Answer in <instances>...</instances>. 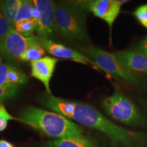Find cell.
Here are the masks:
<instances>
[{
	"label": "cell",
	"instance_id": "ba28073f",
	"mask_svg": "<svg viewBox=\"0 0 147 147\" xmlns=\"http://www.w3.org/2000/svg\"><path fill=\"white\" fill-rule=\"evenodd\" d=\"M128 1L119 0H94L84 3L86 8L95 16L106 22L111 30L113 25L120 14L121 5Z\"/></svg>",
	"mask_w": 147,
	"mask_h": 147
},
{
	"label": "cell",
	"instance_id": "cb8c5ba5",
	"mask_svg": "<svg viewBox=\"0 0 147 147\" xmlns=\"http://www.w3.org/2000/svg\"><path fill=\"white\" fill-rule=\"evenodd\" d=\"M0 147H14V146L5 140H0Z\"/></svg>",
	"mask_w": 147,
	"mask_h": 147
},
{
	"label": "cell",
	"instance_id": "8fae6325",
	"mask_svg": "<svg viewBox=\"0 0 147 147\" xmlns=\"http://www.w3.org/2000/svg\"><path fill=\"white\" fill-rule=\"evenodd\" d=\"M121 63L129 72L147 71V56L141 51H123L114 53Z\"/></svg>",
	"mask_w": 147,
	"mask_h": 147
},
{
	"label": "cell",
	"instance_id": "484cf974",
	"mask_svg": "<svg viewBox=\"0 0 147 147\" xmlns=\"http://www.w3.org/2000/svg\"><path fill=\"white\" fill-rule=\"evenodd\" d=\"M0 55H1V54H0ZM1 55H0V63H1Z\"/></svg>",
	"mask_w": 147,
	"mask_h": 147
},
{
	"label": "cell",
	"instance_id": "7a4b0ae2",
	"mask_svg": "<svg viewBox=\"0 0 147 147\" xmlns=\"http://www.w3.org/2000/svg\"><path fill=\"white\" fill-rule=\"evenodd\" d=\"M18 118L19 122L55 139L85 136L80 125L59 114L42 108L29 106L22 110Z\"/></svg>",
	"mask_w": 147,
	"mask_h": 147
},
{
	"label": "cell",
	"instance_id": "7402d4cb",
	"mask_svg": "<svg viewBox=\"0 0 147 147\" xmlns=\"http://www.w3.org/2000/svg\"><path fill=\"white\" fill-rule=\"evenodd\" d=\"M40 18V10L35 5L34 10H33L32 12V20L36 22V23L38 24V21H39Z\"/></svg>",
	"mask_w": 147,
	"mask_h": 147
},
{
	"label": "cell",
	"instance_id": "6da1fadb",
	"mask_svg": "<svg viewBox=\"0 0 147 147\" xmlns=\"http://www.w3.org/2000/svg\"><path fill=\"white\" fill-rule=\"evenodd\" d=\"M42 105L82 125L105 134L110 140L125 146H133L146 142L147 136L140 132L128 130L114 123L89 104L71 101L46 95Z\"/></svg>",
	"mask_w": 147,
	"mask_h": 147
},
{
	"label": "cell",
	"instance_id": "ffe728a7",
	"mask_svg": "<svg viewBox=\"0 0 147 147\" xmlns=\"http://www.w3.org/2000/svg\"><path fill=\"white\" fill-rule=\"evenodd\" d=\"M14 27L5 18L0 9V42L14 30Z\"/></svg>",
	"mask_w": 147,
	"mask_h": 147
},
{
	"label": "cell",
	"instance_id": "52a82bcc",
	"mask_svg": "<svg viewBox=\"0 0 147 147\" xmlns=\"http://www.w3.org/2000/svg\"><path fill=\"white\" fill-rule=\"evenodd\" d=\"M38 41L46 51L55 57L71 60L77 63L91 65L95 68L99 69L97 64L93 60L74 49L57 43L48 38L38 37Z\"/></svg>",
	"mask_w": 147,
	"mask_h": 147
},
{
	"label": "cell",
	"instance_id": "8992f818",
	"mask_svg": "<svg viewBox=\"0 0 147 147\" xmlns=\"http://www.w3.org/2000/svg\"><path fill=\"white\" fill-rule=\"evenodd\" d=\"M38 37L25 36L14 29L0 42V54L11 60H19L31 46L38 43Z\"/></svg>",
	"mask_w": 147,
	"mask_h": 147
},
{
	"label": "cell",
	"instance_id": "2e32d148",
	"mask_svg": "<svg viewBox=\"0 0 147 147\" xmlns=\"http://www.w3.org/2000/svg\"><path fill=\"white\" fill-rule=\"evenodd\" d=\"M34 7V1L23 0L21 8L18 11L16 23L22 21H27V20H32V12Z\"/></svg>",
	"mask_w": 147,
	"mask_h": 147
},
{
	"label": "cell",
	"instance_id": "d4e9b609",
	"mask_svg": "<svg viewBox=\"0 0 147 147\" xmlns=\"http://www.w3.org/2000/svg\"><path fill=\"white\" fill-rule=\"evenodd\" d=\"M142 104H143V106H144V108L146 110V111H147V102H143Z\"/></svg>",
	"mask_w": 147,
	"mask_h": 147
},
{
	"label": "cell",
	"instance_id": "e0dca14e",
	"mask_svg": "<svg viewBox=\"0 0 147 147\" xmlns=\"http://www.w3.org/2000/svg\"><path fill=\"white\" fill-rule=\"evenodd\" d=\"M38 24L34 20H27L17 22L14 24V29L16 32L25 36H32L33 32L36 30Z\"/></svg>",
	"mask_w": 147,
	"mask_h": 147
},
{
	"label": "cell",
	"instance_id": "3957f363",
	"mask_svg": "<svg viewBox=\"0 0 147 147\" xmlns=\"http://www.w3.org/2000/svg\"><path fill=\"white\" fill-rule=\"evenodd\" d=\"M86 7L84 3L60 1L55 3L56 32L67 41L82 42L87 40L85 27Z\"/></svg>",
	"mask_w": 147,
	"mask_h": 147
},
{
	"label": "cell",
	"instance_id": "d6986e66",
	"mask_svg": "<svg viewBox=\"0 0 147 147\" xmlns=\"http://www.w3.org/2000/svg\"><path fill=\"white\" fill-rule=\"evenodd\" d=\"M19 87H0V104L12 100L18 95Z\"/></svg>",
	"mask_w": 147,
	"mask_h": 147
},
{
	"label": "cell",
	"instance_id": "ac0fdd59",
	"mask_svg": "<svg viewBox=\"0 0 147 147\" xmlns=\"http://www.w3.org/2000/svg\"><path fill=\"white\" fill-rule=\"evenodd\" d=\"M9 121H19L18 117H14L8 113L3 104H0V131H3L8 126Z\"/></svg>",
	"mask_w": 147,
	"mask_h": 147
},
{
	"label": "cell",
	"instance_id": "9c48e42d",
	"mask_svg": "<svg viewBox=\"0 0 147 147\" xmlns=\"http://www.w3.org/2000/svg\"><path fill=\"white\" fill-rule=\"evenodd\" d=\"M34 3L40 12L36 30L38 36L49 39L56 31L55 3L51 0H35Z\"/></svg>",
	"mask_w": 147,
	"mask_h": 147
},
{
	"label": "cell",
	"instance_id": "277c9868",
	"mask_svg": "<svg viewBox=\"0 0 147 147\" xmlns=\"http://www.w3.org/2000/svg\"><path fill=\"white\" fill-rule=\"evenodd\" d=\"M103 109L108 115L122 123L134 127H147V120L132 101L123 94L119 87L102 100Z\"/></svg>",
	"mask_w": 147,
	"mask_h": 147
},
{
	"label": "cell",
	"instance_id": "4fadbf2b",
	"mask_svg": "<svg viewBox=\"0 0 147 147\" xmlns=\"http://www.w3.org/2000/svg\"><path fill=\"white\" fill-rule=\"evenodd\" d=\"M46 147H97L94 141L86 136L55 139L46 144Z\"/></svg>",
	"mask_w": 147,
	"mask_h": 147
},
{
	"label": "cell",
	"instance_id": "30bf717a",
	"mask_svg": "<svg viewBox=\"0 0 147 147\" xmlns=\"http://www.w3.org/2000/svg\"><path fill=\"white\" fill-rule=\"evenodd\" d=\"M58 61V58L45 56L30 63L31 74L44 84L48 94H51L50 82Z\"/></svg>",
	"mask_w": 147,
	"mask_h": 147
},
{
	"label": "cell",
	"instance_id": "44dd1931",
	"mask_svg": "<svg viewBox=\"0 0 147 147\" xmlns=\"http://www.w3.org/2000/svg\"><path fill=\"white\" fill-rule=\"evenodd\" d=\"M134 15L136 17L140 23L147 29V3L138 7L134 11Z\"/></svg>",
	"mask_w": 147,
	"mask_h": 147
},
{
	"label": "cell",
	"instance_id": "5b68a950",
	"mask_svg": "<svg viewBox=\"0 0 147 147\" xmlns=\"http://www.w3.org/2000/svg\"><path fill=\"white\" fill-rule=\"evenodd\" d=\"M83 51L97 64L99 69L131 85L138 83V78L125 68L114 53L91 45L84 48Z\"/></svg>",
	"mask_w": 147,
	"mask_h": 147
},
{
	"label": "cell",
	"instance_id": "9a60e30c",
	"mask_svg": "<svg viewBox=\"0 0 147 147\" xmlns=\"http://www.w3.org/2000/svg\"><path fill=\"white\" fill-rule=\"evenodd\" d=\"M46 53V50L42 47L40 42L31 46L27 50L21 55L19 60L25 62H32L39 60L44 57Z\"/></svg>",
	"mask_w": 147,
	"mask_h": 147
},
{
	"label": "cell",
	"instance_id": "5bb4252c",
	"mask_svg": "<svg viewBox=\"0 0 147 147\" xmlns=\"http://www.w3.org/2000/svg\"><path fill=\"white\" fill-rule=\"evenodd\" d=\"M23 0H2L0 1V9L5 16L14 27L18 11Z\"/></svg>",
	"mask_w": 147,
	"mask_h": 147
},
{
	"label": "cell",
	"instance_id": "7c38bea8",
	"mask_svg": "<svg viewBox=\"0 0 147 147\" xmlns=\"http://www.w3.org/2000/svg\"><path fill=\"white\" fill-rule=\"evenodd\" d=\"M27 81L26 75L18 67L10 63H0V87H19Z\"/></svg>",
	"mask_w": 147,
	"mask_h": 147
},
{
	"label": "cell",
	"instance_id": "603a6c76",
	"mask_svg": "<svg viewBox=\"0 0 147 147\" xmlns=\"http://www.w3.org/2000/svg\"><path fill=\"white\" fill-rule=\"evenodd\" d=\"M139 49L140 51L144 53L147 56V37L144 38L142 42H140L139 45Z\"/></svg>",
	"mask_w": 147,
	"mask_h": 147
}]
</instances>
